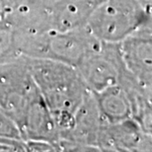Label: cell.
<instances>
[{"mask_svg": "<svg viewBox=\"0 0 152 152\" xmlns=\"http://www.w3.org/2000/svg\"><path fill=\"white\" fill-rule=\"evenodd\" d=\"M27 62L54 120L59 141L70 129L75 112L91 91L73 66L48 58L27 57Z\"/></svg>", "mask_w": 152, "mask_h": 152, "instance_id": "6da1fadb", "label": "cell"}, {"mask_svg": "<svg viewBox=\"0 0 152 152\" xmlns=\"http://www.w3.org/2000/svg\"><path fill=\"white\" fill-rule=\"evenodd\" d=\"M17 33L19 50L22 56L57 60L75 68L85 54L99 42V39L91 34L87 27L65 32L45 30Z\"/></svg>", "mask_w": 152, "mask_h": 152, "instance_id": "7a4b0ae2", "label": "cell"}, {"mask_svg": "<svg viewBox=\"0 0 152 152\" xmlns=\"http://www.w3.org/2000/svg\"><path fill=\"white\" fill-rule=\"evenodd\" d=\"M147 24H152L151 12L135 0H103L93 12L87 29L99 41L121 42Z\"/></svg>", "mask_w": 152, "mask_h": 152, "instance_id": "3957f363", "label": "cell"}, {"mask_svg": "<svg viewBox=\"0 0 152 152\" xmlns=\"http://www.w3.org/2000/svg\"><path fill=\"white\" fill-rule=\"evenodd\" d=\"M38 93L26 56H21L0 65V108L13 120L19 130L27 110Z\"/></svg>", "mask_w": 152, "mask_h": 152, "instance_id": "277c9868", "label": "cell"}, {"mask_svg": "<svg viewBox=\"0 0 152 152\" xmlns=\"http://www.w3.org/2000/svg\"><path fill=\"white\" fill-rule=\"evenodd\" d=\"M76 69L91 92L118 84L126 72L120 42H99L85 54Z\"/></svg>", "mask_w": 152, "mask_h": 152, "instance_id": "5b68a950", "label": "cell"}, {"mask_svg": "<svg viewBox=\"0 0 152 152\" xmlns=\"http://www.w3.org/2000/svg\"><path fill=\"white\" fill-rule=\"evenodd\" d=\"M103 123L90 92L75 112L70 129L59 139L60 151H99L97 141Z\"/></svg>", "mask_w": 152, "mask_h": 152, "instance_id": "8992f818", "label": "cell"}, {"mask_svg": "<svg viewBox=\"0 0 152 152\" xmlns=\"http://www.w3.org/2000/svg\"><path fill=\"white\" fill-rule=\"evenodd\" d=\"M152 24L140 27L120 42L124 67L141 85L152 89Z\"/></svg>", "mask_w": 152, "mask_h": 152, "instance_id": "52a82bcc", "label": "cell"}, {"mask_svg": "<svg viewBox=\"0 0 152 152\" xmlns=\"http://www.w3.org/2000/svg\"><path fill=\"white\" fill-rule=\"evenodd\" d=\"M151 133L146 132L132 118L118 123H103L97 147L99 151H151Z\"/></svg>", "mask_w": 152, "mask_h": 152, "instance_id": "ba28073f", "label": "cell"}, {"mask_svg": "<svg viewBox=\"0 0 152 152\" xmlns=\"http://www.w3.org/2000/svg\"><path fill=\"white\" fill-rule=\"evenodd\" d=\"M103 0H54L47 5L48 30L65 32L86 28Z\"/></svg>", "mask_w": 152, "mask_h": 152, "instance_id": "9c48e42d", "label": "cell"}, {"mask_svg": "<svg viewBox=\"0 0 152 152\" xmlns=\"http://www.w3.org/2000/svg\"><path fill=\"white\" fill-rule=\"evenodd\" d=\"M20 132L23 140L58 142V132L56 123L39 92L32 100L26 112L20 126Z\"/></svg>", "mask_w": 152, "mask_h": 152, "instance_id": "30bf717a", "label": "cell"}, {"mask_svg": "<svg viewBox=\"0 0 152 152\" xmlns=\"http://www.w3.org/2000/svg\"><path fill=\"white\" fill-rule=\"evenodd\" d=\"M92 93L105 123H118L132 118L129 97L121 85L115 84Z\"/></svg>", "mask_w": 152, "mask_h": 152, "instance_id": "8fae6325", "label": "cell"}, {"mask_svg": "<svg viewBox=\"0 0 152 152\" xmlns=\"http://www.w3.org/2000/svg\"><path fill=\"white\" fill-rule=\"evenodd\" d=\"M21 56L17 31L6 22L0 24V65L13 61Z\"/></svg>", "mask_w": 152, "mask_h": 152, "instance_id": "7c38bea8", "label": "cell"}, {"mask_svg": "<svg viewBox=\"0 0 152 152\" xmlns=\"http://www.w3.org/2000/svg\"><path fill=\"white\" fill-rule=\"evenodd\" d=\"M0 137L22 139V135L17 124L0 108Z\"/></svg>", "mask_w": 152, "mask_h": 152, "instance_id": "4fadbf2b", "label": "cell"}, {"mask_svg": "<svg viewBox=\"0 0 152 152\" xmlns=\"http://www.w3.org/2000/svg\"><path fill=\"white\" fill-rule=\"evenodd\" d=\"M26 151L30 152H56L60 151L57 143L45 140H24Z\"/></svg>", "mask_w": 152, "mask_h": 152, "instance_id": "5bb4252c", "label": "cell"}, {"mask_svg": "<svg viewBox=\"0 0 152 152\" xmlns=\"http://www.w3.org/2000/svg\"><path fill=\"white\" fill-rule=\"evenodd\" d=\"M136 2H138L145 10L151 12V5H152V0H135Z\"/></svg>", "mask_w": 152, "mask_h": 152, "instance_id": "9a60e30c", "label": "cell"}, {"mask_svg": "<svg viewBox=\"0 0 152 152\" xmlns=\"http://www.w3.org/2000/svg\"><path fill=\"white\" fill-rule=\"evenodd\" d=\"M5 22V6L2 0H0V24Z\"/></svg>", "mask_w": 152, "mask_h": 152, "instance_id": "2e32d148", "label": "cell"}]
</instances>
